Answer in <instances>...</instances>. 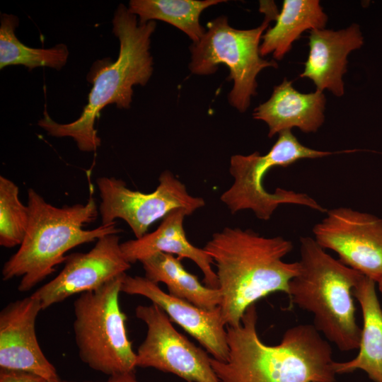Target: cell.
Returning <instances> with one entry per match:
<instances>
[{
	"instance_id": "6da1fadb",
	"label": "cell",
	"mask_w": 382,
	"mask_h": 382,
	"mask_svg": "<svg viewBox=\"0 0 382 382\" xmlns=\"http://www.w3.org/2000/svg\"><path fill=\"white\" fill-rule=\"evenodd\" d=\"M255 304L245 312L237 326L226 325L228 357H210L221 382H333L332 351L313 325L287 329L276 345L258 336Z\"/></svg>"
},
{
	"instance_id": "7a4b0ae2",
	"label": "cell",
	"mask_w": 382,
	"mask_h": 382,
	"mask_svg": "<svg viewBox=\"0 0 382 382\" xmlns=\"http://www.w3.org/2000/svg\"><path fill=\"white\" fill-rule=\"evenodd\" d=\"M203 248L216 269L219 307L228 326L238 325L246 310L269 294L288 295L289 282L300 270L299 261L283 260L293 249L291 241L265 237L251 229L225 227Z\"/></svg>"
},
{
	"instance_id": "3957f363",
	"label": "cell",
	"mask_w": 382,
	"mask_h": 382,
	"mask_svg": "<svg viewBox=\"0 0 382 382\" xmlns=\"http://www.w3.org/2000/svg\"><path fill=\"white\" fill-rule=\"evenodd\" d=\"M112 32L120 42L118 58L96 61L87 75L93 84L82 113L75 121L60 124L54 121L46 110L37 125L55 137H71L79 149L93 152L100 146L95 122L103 108L115 104L128 109L132 100L133 86H145L153 73L150 50L151 37L156 23H141L124 4H120L112 19Z\"/></svg>"
},
{
	"instance_id": "277c9868",
	"label": "cell",
	"mask_w": 382,
	"mask_h": 382,
	"mask_svg": "<svg viewBox=\"0 0 382 382\" xmlns=\"http://www.w3.org/2000/svg\"><path fill=\"white\" fill-rule=\"evenodd\" d=\"M28 207L30 216L24 239L1 270L4 281L21 277L18 290L22 292L30 290L51 274L59 264L65 262V254L71 249L122 231L116 226V222L91 230L83 228L95 221L99 213L92 195L84 204L58 207L29 188Z\"/></svg>"
},
{
	"instance_id": "5b68a950",
	"label": "cell",
	"mask_w": 382,
	"mask_h": 382,
	"mask_svg": "<svg viewBox=\"0 0 382 382\" xmlns=\"http://www.w3.org/2000/svg\"><path fill=\"white\" fill-rule=\"evenodd\" d=\"M300 270L289 282L292 303L312 313L313 326L342 352L357 349L361 328L354 289L364 276L325 252L314 239L300 238Z\"/></svg>"
},
{
	"instance_id": "8992f818",
	"label": "cell",
	"mask_w": 382,
	"mask_h": 382,
	"mask_svg": "<svg viewBox=\"0 0 382 382\" xmlns=\"http://www.w3.org/2000/svg\"><path fill=\"white\" fill-rule=\"evenodd\" d=\"M260 10L265 18L258 27L236 29L228 24L226 16H221L207 23V30L200 40L190 48L189 68L192 74L209 75L221 64L228 66V79L233 81L228 101L241 112L248 108L251 97L257 93L258 74L265 68L277 67L275 61L264 59L260 54V40L270 22L277 16V7L272 1H260Z\"/></svg>"
},
{
	"instance_id": "52a82bcc",
	"label": "cell",
	"mask_w": 382,
	"mask_h": 382,
	"mask_svg": "<svg viewBox=\"0 0 382 382\" xmlns=\"http://www.w3.org/2000/svg\"><path fill=\"white\" fill-rule=\"evenodd\" d=\"M125 274L96 290L80 294L74 302L73 329L79 358L108 376L134 372L137 367V354L126 330L127 318L119 304Z\"/></svg>"
},
{
	"instance_id": "ba28073f",
	"label": "cell",
	"mask_w": 382,
	"mask_h": 382,
	"mask_svg": "<svg viewBox=\"0 0 382 382\" xmlns=\"http://www.w3.org/2000/svg\"><path fill=\"white\" fill-rule=\"evenodd\" d=\"M332 154L307 147L299 141L291 130L283 131L266 154L261 155L255 151L249 155L236 154L231 157L229 173L233 182L221 195L220 200L231 214L249 209L257 219L264 221L269 220L283 204L302 205L327 212L325 208L307 194L282 188L270 192L265 188L263 181L273 168H286L301 159L322 158Z\"/></svg>"
},
{
	"instance_id": "9c48e42d",
	"label": "cell",
	"mask_w": 382,
	"mask_h": 382,
	"mask_svg": "<svg viewBox=\"0 0 382 382\" xmlns=\"http://www.w3.org/2000/svg\"><path fill=\"white\" fill-rule=\"evenodd\" d=\"M101 202L98 208L101 224L124 220L136 238L147 233L149 228L174 209H185L191 215L205 205L202 197L190 195L186 186L172 172L163 171L158 185L150 193L132 190L125 181L114 177L96 180Z\"/></svg>"
},
{
	"instance_id": "30bf717a",
	"label": "cell",
	"mask_w": 382,
	"mask_h": 382,
	"mask_svg": "<svg viewBox=\"0 0 382 382\" xmlns=\"http://www.w3.org/2000/svg\"><path fill=\"white\" fill-rule=\"evenodd\" d=\"M135 314L147 326L146 336L136 352L137 367L170 373L187 382H221L211 357L178 332L158 306L139 305Z\"/></svg>"
},
{
	"instance_id": "8fae6325",
	"label": "cell",
	"mask_w": 382,
	"mask_h": 382,
	"mask_svg": "<svg viewBox=\"0 0 382 382\" xmlns=\"http://www.w3.org/2000/svg\"><path fill=\"white\" fill-rule=\"evenodd\" d=\"M316 241L335 252L339 260L377 282L382 277V219L337 207L313 228Z\"/></svg>"
},
{
	"instance_id": "7c38bea8",
	"label": "cell",
	"mask_w": 382,
	"mask_h": 382,
	"mask_svg": "<svg viewBox=\"0 0 382 382\" xmlns=\"http://www.w3.org/2000/svg\"><path fill=\"white\" fill-rule=\"evenodd\" d=\"M117 234L100 238L87 253L67 255L59 274L31 294L42 310L76 294L96 290L126 273L131 264L123 255Z\"/></svg>"
},
{
	"instance_id": "4fadbf2b",
	"label": "cell",
	"mask_w": 382,
	"mask_h": 382,
	"mask_svg": "<svg viewBox=\"0 0 382 382\" xmlns=\"http://www.w3.org/2000/svg\"><path fill=\"white\" fill-rule=\"evenodd\" d=\"M32 295L7 304L0 312V369L22 371L47 381L58 376L37 341L35 323L42 311Z\"/></svg>"
},
{
	"instance_id": "5bb4252c",
	"label": "cell",
	"mask_w": 382,
	"mask_h": 382,
	"mask_svg": "<svg viewBox=\"0 0 382 382\" xmlns=\"http://www.w3.org/2000/svg\"><path fill=\"white\" fill-rule=\"evenodd\" d=\"M121 292L141 295L158 306L170 318L196 339L214 359L226 361L228 357L226 325L220 307L205 310L164 292L145 277L124 275Z\"/></svg>"
},
{
	"instance_id": "9a60e30c",
	"label": "cell",
	"mask_w": 382,
	"mask_h": 382,
	"mask_svg": "<svg viewBox=\"0 0 382 382\" xmlns=\"http://www.w3.org/2000/svg\"><path fill=\"white\" fill-rule=\"evenodd\" d=\"M309 52L302 78L311 79L317 90H328L336 96L345 93L342 76L347 71V56L364 42L359 26L353 24L345 29L312 30L308 36Z\"/></svg>"
},
{
	"instance_id": "2e32d148",
	"label": "cell",
	"mask_w": 382,
	"mask_h": 382,
	"mask_svg": "<svg viewBox=\"0 0 382 382\" xmlns=\"http://www.w3.org/2000/svg\"><path fill=\"white\" fill-rule=\"evenodd\" d=\"M190 213L183 208L173 210L163 219L153 232L140 238L121 243L120 247L125 259L130 263L141 262L159 252L176 255L179 259L192 260L200 269L206 286L218 289V279L212 265L210 255L204 248L193 245L187 239L183 222Z\"/></svg>"
},
{
	"instance_id": "e0dca14e",
	"label": "cell",
	"mask_w": 382,
	"mask_h": 382,
	"mask_svg": "<svg viewBox=\"0 0 382 382\" xmlns=\"http://www.w3.org/2000/svg\"><path fill=\"white\" fill-rule=\"evenodd\" d=\"M325 105L322 91L299 92L291 81L284 79L274 86L271 97L255 109L253 116L267 125L270 138L292 128L304 133L316 132L324 122Z\"/></svg>"
},
{
	"instance_id": "ac0fdd59",
	"label": "cell",
	"mask_w": 382,
	"mask_h": 382,
	"mask_svg": "<svg viewBox=\"0 0 382 382\" xmlns=\"http://www.w3.org/2000/svg\"><path fill=\"white\" fill-rule=\"evenodd\" d=\"M376 283L364 275L354 289L363 317L359 352L349 361H334L335 374L362 370L374 382H382V308Z\"/></svg>"
},
{
	"instance_id": "d6986e66",
	"label": "cell",
	"mask_w": 382,
	"mask_h": 382,
	"mask_svg": "<svg viewBox=\"0 0 382 382\" xmlns=\"http://www.w3.org/2000/svg\"><path fill=\"white\" fill-rule=\"evenodd\" d=\"M275 21L262 37L260 54L281 60L305 30L324 29L328 16L318 0H284Z\"/></svg>"
},
{
	"instance_id": "ffe728a7",
	"label": "cell",
	"mask_w": 382,
	"mask_h": 382,
	"mask_svg": "<svg viewBox=\"0 0 382 382\" xmlns=\"http://www.w3.org/2000/svg\"><path fill=\"white\" fill-rule=\"evenodd\" d=\"M141 262L145 277L156 284H165L170 295L205 310H214L220 306L219 289L204 286L197 276L184 268L178 257L159 252Z\"/></svg>"
},
{
	"instance_id": "44dd1931",
	"label": "cell",
	"mask_w": 382,
	"mask_h": 382,
	"mask_svg": "<svg viewBox=\"0 0 382 382\" xmlns=\"http://www.w3.org/2000/svg\"><path fill=\"white\" fill-rule=\"evenodd\" d=\"M225 0H131L129 11L141 23L155 20L166 22L198 42L206 30L199 23L203 11Z\"/></svg>"
},
{
	"instance_id": "7402d4cb",
	"label": "cell",
	"mask_w": 382,
	"mask_h": 382,
	"mask_svg": "<svg viewBox=\"0 0 382 382\" xmlns=\"http://www.w3.org/2000/svg\"><path fill=\"white\" fill-rule=\"evenodd\" d=\"M19 19L13 14L1 16L0 69L8 66L23 65L29 70L49 67L60 70L67 62L69 50L63 43L44 49L28 47L16 35Z\"/></svg>"
},
{
	"instance_id": "603a6c76",
	"label": "cell",
	"mask_w": 382,
	"mask_h": 382,
	"mask_svg": "<svg viewBox=\"0 0 382 382\" xmlns=\"http://www.w3.org/2000/svg\"><path fill=\"white\" fill-rule=\"evenodd\" d=\"M29 209L19 199V189L10 179L0 176V245H21L29 223Z\"/></svg>"
},
{
	"instance_id": "cb8c5ba5",
	"label": "cell",
	"mask_w": 382,
	"mask_h": 382,
	"mask_svg": "<svg viewBox=\"0 0 382 382\" xmlns=\"http://www.w3.org/2000/svg\"><path fill=\"white\" fill-rule=\"evenodd\" d=\"M0 382H47L41 376L22 371L0 370Z\"/></svg>"
},
{
	"instance_id": "d4e9b609",
	"label": "cell",
	"mask_w": 382,
	"mask_h": 382,
	"mask_svg": "<svg viewBox=\"0 0 382 382\" xmlns=\"http://www.w3.org/2000/svg\"><path fill=\"white\" fill-rule=\"evenodd\" d=\"M95 382V381H86ZM100 382H139L134 375V372L126 373L123 374L109 376L105 381Z\"/></svg>"
},
{
	"instance_id": "484cf974",
	"label": "cell",
	"mask_w": 382,
	"mask_h": 382,
	"mask_svg": "<svg viewBox=\"0 0 382 382\" xmlns=\"http://www.w3.org/2000/svg\"><path fill=\"white\" fill-rule=\"evenodd\" d=\"M47 382H74V381H69L62 380V379H60L59 378H57V379L52 380V381H47Z\"/></svg>"
},
{
	"instance_id": "4316f807",
	"label": "cell",
	"mask_w": 382,
	"mask_h": 382,
	"mask_svg": "<svg viewBox=\"0 0 382 382\" xmlns=\"http://www.w3.org/2000/svg\"><path fill=\"white\" fill-rule=\"evenodd\" d=\"M377 283L378 284V289L382 294V277L377 282Z\"/></svg>"
},
{
	"instance_id": "83f0119b",
	"label": "cell",
	"mask_w": 382,
	"mask_h": 382,
	"mask_svg": "<svg viewBox=\"0 0 382 382\" xmlns=\"http://www.w3.org/2000/svg\"><path fill=\"white\" fill-rule=\"evenodd\" d=\"M333 382H335V381H333Z\"/></svg>"
}]
</instances>
